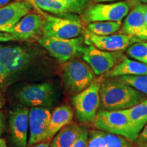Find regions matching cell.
Here are the masks:
<instances>
[{
    "label": "cell",
    "mask_w": 147,
    "mask_h": 147,
    "mask_svg": "<svg viewBox=\"0 0 147 147\" xmlns=\"http://www.w3.org/2000/svg\"><path fill=\"white\" fill-rule=\"evenodd\" d=\"M101 110H125L136 105L147 96L115 78L102 80L100 89Z\"/></svg>",
    "instance_id": "1"
},
{
    "label": "cell",
    "mask_w": 147,
    "mask_h": 147,
    "mask_svg": "<svg viewBox=\"0 0 147 147\" xmlns=\"http://www.w3.org/2000/svg\"><path fill=\"white\" fill-rule=\"evenodd\" d=\"M37 10L42 16L44 36L69 39L77 38L84 33L82 22L76 16L66 14L55 16Z\"/></svg>",
    "instance_id": "2"
},
{
    "label": "cell",
    "mask_w": 147,
    "mask_h": 147,
    "mask_svg": "<svg viewBox=\"0 0 147 147\" xmlns=\"http://www.w3.org/2000/svg\"><path fill=\"white\" fill-rule=\"evenodd\" d=\"M102 78L93 80L88 87L72 97L76 119L82 123H92L100 106Z\"/></svg>",
    "instance_id": "3"
},
{
    "label": "cell",
    "mask_w": 147,
    "mask_h": 147,
    "mask_svg": "<svg viewBox=\"0 0 147 147\" xmlns=\"http://www.w3.org/2000/svg\"><path fill=\"white\" fill-rule=\"evenodd\" d=\"M61 75L65 90L74 95L85 89L94 80L91 67L86 62L75 58L63 63Z\"/></svg>",
    "instance_id": "4"
},
{
    "label": "cell",
    "mask_w": 147,
    "mask_h": 147,
    "mask_svg": "<svg viewBox=\"0 0 147 147\" xmlns=\"http://www.w3.org/2000/svg\"><path fill=\"white\" fill-rule=\"evenodd\" d=\"M38 40L51 56L61 63H65L78 55H81L84 47V40L80 36L65 39L42 36Z\"/></svg>",
    "instance_id": "5"
},
{
    "label": "cell",
    "mask_w": 147,
    "mask_h": 147,
    "mask_svg": "<svg viewBox=\"0 0 147 147\" xmlns=\"http://www.w3.org/2000/svg\"><path fill=\"white\" fill-rule=\"evenodd\" d=\"M92 124L97 129L121 136L134 142L126 109L97 112Z\"/></svg>",
    "instance_id": "6"
},
{
    "label": "cell",
    "mask_w": 147,
    "mask_h": 147,
    "mask_svg": "<svg viewBox=\"0 0 147 147\" xmlns=\"http://www.w3.org/2000/svg\"><path fill=\"white\" fill-rule=\"evenodd\" d=\"M130 3L125 1L103 3H97L85 9L82 19L86 23L99 21L121 22L127 15Z\"/></svg>",
    "instance_id": "7"
},
{
    "label": "cell",
    "mask_w": 147,
    "mask_h": 147,
    "mask_svg": "<svg viewBox=\"0 0 147 147\" xmlns=\"http://www.w3.org/2000/svg\"><path fill=\"white\" fill-rule=\"evenodd\" d=\"M81 55L83 60L97 76L104 74L110 71L125 57L119 52L102 51L92 45L84 47Z\"/></svg>",
    "instance_id": "8"
},
{
    "label": "cell",
    "mask_w": 147,
    "mask_h": 147,
    "mask_svg": "<svg viewBox=\"0 0 147 147\" xmlns=\"http://www.w3.org/2000/svg\"><path fill=\"white\" fill-rule=\"evenodd\" d=\"M54 88L51 82L25 86L16 93V97L21 104L32 107L51 106L54 101Z\"/></svg>",
    "instance_id": "9"
},
{
    "label": "cell",
    "mask_w": 147,
    "mask_h": 147,
    "mask_svg": "<svg viewBox=\"0 0 147 147\" xmlns=\"http://www.w3.org/2000/svg\"><path fill=\"white\" fill-rule=\"evenodd\" d=\"M51 111L47 107H32L29 111V138L27 146L32 147L45 142L51 117Z\"/></svg>",
    "instance_id": "10"
},
{
    "label": "cell",
    "mask_w": 147,
    "mask_h": 147,
    "mask_svg": "<svg viewBox=\"0 0 147 147\" xmlns=\"http://www.w3.org/2000/svg\"><path fill=\"white\" fill-rule=\"evenodd\" d=\"M30 61V55L23 48L0 47V61L12 78L26 69Z\"/></svg>",
    "instance_id": "11"
},
{
    "label": "cell",
    "mask_w": 147,
    "mask_h": 147,
    "mask_svg": "<svg viewBox=\"0 0 147 147\" xmlns=\"http://www.w3.org/2000/svg\"><path fill=\"white\" fill-rule=\"evenodd\" d=\"M42 21L41 14H28L20 20L9 34L12 35L15 40H38L43 36Z\"/></svg>",
    "instance_id": "12"
},
{
    "label": "cell",
    "mask_w": 147,
    "mask_h": 147,
    "mask_svg": "<svg viewBox=\"0 0 147 147\" xmlns=\"http://www.w3.org/2000/svg\"><path fill=\"white\" fill-rule=\"evenodd\" d=\"M86 39L89 45H92L97 49L109 52H119L123 51L132 44L139 41L127 34H119L109 36H98L86 32Z\"/></svg>",
    "instance_id": "13"
},
{
    "label": "cell",
    "mask_w": 147,
    "mask_h": 147,
    "mask_svg": "<svg viewBox=\"0 0 147 147\" xmlns=\"http://www.w3.org/2000/svg\"><path fill=\"white\" fill-rule=\"evenodd\" d=\"M34 6L27 1H17L0 8V32L10 33L20 20L28 14Z\"/></svg>",
    "instance_id": "14"
},
{
    "label": "cell",
    "mask_w": 147,
    "mask_h": 147,
    "mask_svg": "<svg viewBox=\"0 0 147 147\" xmlns=\"http://www.w3.org/2000/svg\"><path fill=\"white\" fill-rule=\"evenodd\" d=\"M120 34L129 35L139 42L147 41V25L142 4L136 5L128 14Z\"/></svg>",
    "instance_id": "15"
},
{
    "label": "cell",
    "mask_w": 147,
    "mask_h": 147,
    "mask_svg": "<svg viewBox=\"0 0 147 147\" xmlns=\"http://www.w3.org/2000/svg\"><path fill=\"white\" fill-rule=\"evenodd\" d=\"M29 111L25 107H18L11 113L10 118L11 136L16 147L27 146Z\"/></svg>",
    "instance_id": "16"
},
{
    "label": "cell",
    "mask_w": 147,
    "mask_h": 147,
    "mask_svg": "<svg viewBox=\"0 0 147 147\" xmlns=\"http://www.w3.org/2000/svg\"><path fill=\"white\" fill-rule=\"evenodd\" d=\"M74 116V110L68 105H62L55 108L51 114L45 142H50L63 127L72 123Z\"/></svg>",
    "instance_id": "17"
},
{
    "label": "cell",
    "mask_w": 147,
    "mask_h": 147,
    "mask_svg": "<svg viewBox=\"0 0 147 147\" xmlns=\"http://www.w3.org/2000/svg\"><path fill=\"white\" fill-rule=\"evenodd\" d=\"M127 75H147V64L138 61L131 60L125 57L113 69L104 74V77L110 78Z\"/></svg>",
    "instance_id": "18"
},
{
    "label": "cell",
    "mask_w": 147,
    "mask_h": 147,
    "mask_svg": "<svg viewBox=\"0 0 147 147\" xmlns=\"http://www.w3.org/2000/svg\"><path fill=\"white\" fill-rule=\"evenodd\" d=\"M134 142L147 124V98L136 105L126 109Z\"/></svg>",
    "instance_id": "19"
},
{
    "label": "cell",
    "mask_w": 147,
    "mask_h": 147,
    "mask_svg": "<svg viewBox=\"0 0 147 147\" xmlns=\"http://www.w3.org/2000/svg\"><path fill=\"white\" fill-rule=\"evenodd\" d=\"M84 129V127L76 123L63 127L51 140V147H69Z\"/></svg>",
    "instance_id": "20"
},
{
    "label": "cell",
    "mask_w": 147,
    "mask_h": 147,
    "mask_svg": "<svg viewBox=\"0 0 147 147\" xmlns=\"http://www.w3.org/2000/svg\"><path fill=\"white\" fill-rule=\"evenodd\" d=\"M21 1V0H19ZM27 1L36 9L57 15L69 13L66 5L61 0H23Z\"/></svg>",
    "instance_id": "21"
},
{
    "label": "cell",
    "mask_w": 147,
    "mask_h": 147,
    "mask_svg": "<svg viewBox=\"0 0 147 147\" xmlns=\"http://www.w3.org/2000/svg\"><path fill=\"white\" fill-rule=\"evenodd\" d=\"M121 22L99 21L88 24V30L92 34L98 36H109L118 32L121 29Z\"/></svg>",
    "instance_id": "22"
},
{
    "label": "cell",
    "mask_w": 147,
    "mask_h": 147,
    "mask_svg": "<svg viewBox=\"0 0 147 147\" xmlns=\"http://www.w3.org/2000/svg\"><path fill=\"white\" fill-rule=\"evenodd\" d=\"M117 80L134 87L147 96V75L121 76L116 77Z\"/></svg>",
    "instance_id": "23"
},
{
    "label": "cell",
    "mask_w": 147,
    "mask_h": 147,
    "mask_svg": "<svg viewBox=\"0 0 147 147\" xmlns=\"http://www.w3.org/2000/svg\"><path fill=\"white\" fill-rule=\"evenodd\" d=\"M127 53L131 58L147 64V42H136L128 48Z\"/></svg>",
    "instance_id": "24"
},
{
    "label": "cell",
    "mask_w": 147,
    "mask_h": 147,
    "mask_svg": "<svg viewBox=\"0 0 147 147\" xmlns=\"http://www.w3.org/2000/svg\"><path fill=\"white\" fill-rule=\"evenodd\" d=\"M107 147H136L134 142L117 134L105 133Z\"/></svg>",
    "instance_id": "25"
},
{
    "label": "cell",
    "mask_w": 147,
    "mask_h": 147,
    "mask_svg": "<svg viewBox=\"0 0 147 147\" xmlns=\"http://www.w3.org/2000/svg\"><path fill=\"white\" fill-rule=\"evenodd\" d=\"M87 147H107L105 132L101 130H91L89 132Z\"/></svg>",
    "instance_id": "26"
},
{
    "label": "cell",
    "mask_w": 147,
    "mask_h": 147,
    "mask_svg": "<svg viewBox=\"0 0 147 147\" xmlns=\"http://www.w3.org/2000/svg\"><path fill=\"white\" fill-rule=\"evenodd\" d=\"M65 3L70 13L81 14L85 10L89 0H61Z\"/></svg>",
    "instance_id": "27"
},
{
    "label": "cell",
    "mask_w": 147,
    "mask_h": 147,
    "mask_svg": "<svg viewBox=\"0 0 147 147\" xmlns=\"http://www.w3.org/2000/svg\"><path fill=\"white\" fill-rule=\"evenodd\" d=\"M88 138H89V131L87 129L84 128L81 134L69 147H87Z\"/></svg>",
    "instance_id": "28"
},
{
    "label": "cell",
    "mask_w": 147,
    "mask_h": 147,
    "mask_svg": "<svg viewBox=\"0 0 147 147\" xmlns=\"http://www.w3.org/2000/svg\"><path fill=\"white\" fill-rule=\"evenodd\" d=\"M12 76L0 61V87H4L10 83Z\"/></svg>",
    "instance_id": "29"
},
{
    "label": "cell",
    "mask_w": 147,
    "mask_h": 147,
    "mask_svg": "<svg viewBox=\"0 0 147 147\" xmlns=\"http://www.w3.org/2000/svg\"><path fill=\"white\" fill-rule=\"evenodd\" d=\"M134 143L137 147H142L147 144V124L138 134Z\"/></svg>",
    "instance_id": "30"
},
{
    "label": "cell",
    "mask_w": 147,
    "mask_h": 147,
    "mask_svg": "<svg viewBox=\"0 0 147 147\" xmlns=\"http://www.w3.org/2000/svg\"><path fill=\"white\" fill-rule=\"evenodd\" d=\"M13 40H15V39H14L10 34L6 32H0V42L13 41Z\"/></svg>",
    "instance_id": "31"
},
{
    "label": "cell",
    "mask_w": 147,
    "mask_h": 147,
    "mask_svg": "<svg viewBox=\"0 0 147 147\" xmlns=\"http://www.w3.org/2000/svg\"><path fill=\"white\" fill-rule=\"evenodd\" d=\"M32 147H51V144L47 142H42L38 144H36L32 146Z\"/></svg>",
    "instance_id": "32"
},
{
    "label": "cell",
    "mask_w": 147,
    "mask_h": 147,
    "mask_svg": "<svg viewBox=\"0 0 147 147\" xmlns=\"http://www.w3.org/2000/svg\"><path fill=\"white\" fill-rule=\"evenodd\" d=\"M4 130V123H3L2 117L0 115V135H1Z\"/></svg>",
    "instance_id": "33"
},
{
    "label": "cell",
    "mask_w": 147,
    "mask_h": 147,
    "mask_svg": "<svg viewBox=\"0 0 147 147\" xmlns=\"http://www.w3.org/2000/svg\"><path fill=\"white\" fill-rule=\"evenodd\" d=\"M142 7L143 9V12H144L145 20H146V23L147 25V5H142Z\"/></svg>",
    "instance_id": "34"
},
{
    "label": "cell",
    "mask_w": 147,
    "mask_h": 147,
    "mask_svg": "<svg viewBox=\"0 0 147 147\" xmlns=\"http://www.w3.org/2000/svg\"><path fill=\"white\" fill-rule=\"evenodd\" d=\"M4 104V98H3L2 93H1V91H0V110L1 109Z\"/></svg>",
    "instance_id": "35"
},
{
    "label": "cell",
    "mask_w": 147,
    "mask_h": 147,
    "mask_svg": "<svg viewBox=\"0 0 147 147\" xmlns=\"http://www.w3.org/2000/svg\"><path fill=\"white\" fill-rule=\"evenodd\" d=\"M0 147H8L6 141L4 138H0Z\"/></svg>",
    "instance_id": "36"
},
{
    "label": "cell",
    "mask_w": 147,
    "mask_h": 147,
    "mask_svg": "<svg viewBox=\"0 0 147 147\" xmlns=\"http://www.w3.org/2000/svg\"><path fill=\"white\" fill-rule=\"evenodd\" d=\"M95 3H103V2H110V1H119V0H92Z\"/></svg>",
    "instance_id": "37"
},
{
    "label": "cell",
    "mask_w": 147,
    "mask_h": 147,
    "mask_svg": "<svg viewBox=\"0 0 147 147\" xmlns=\"http://www.w3.org/2000/svg\"><path fill=\"white\" fill-rule=\"evenodd\" d=\"M10 0H0V7H2L3 5H6Z\"/></svg>",
    "instance_id": "38"
},
{
    "label": "cell",
    "mask_w": 147,
    "mask_h": 147,
    "mask_svg": "<svg viewBox=\"0 0 147 147\" xmlns=\"http://www.w3.org/2000/svg\"><path fill=\"white\" fill-rule=\"evenodd\" d=\"M138 1H141V2L144 3H146V4H147V0H138Z\"/></svg>",
    "instance_id": "39"
},
{
    "label": "cell",
    "mask_w": 147,
    "mask_h": 147,
    "mask_svg": "<svg viewBox=\"0 0 147 147\" xmlns=\"http://www.w3.org/2000/svg\"><path fill=\"white\" fill-rule=\"evenodd\" d=\"M142 147H147V144H145L144 146H143Z\"/></svg>",
    "instance_id": "40"
},
{
    "label": "cell",
    "mask_w": 147,
    "mask_h": 147,
    "mask_svg": "<svg viewBox=\"0 0 147 147\" xmlns=\"http://www.w3.org/2000/svg\"><path fill=\"white\" fill-rule=\"evenodd\" d=\"M136 147H137V146H136Z\"/></svg>",
    "instance_id": "41"
}]
</instances>
